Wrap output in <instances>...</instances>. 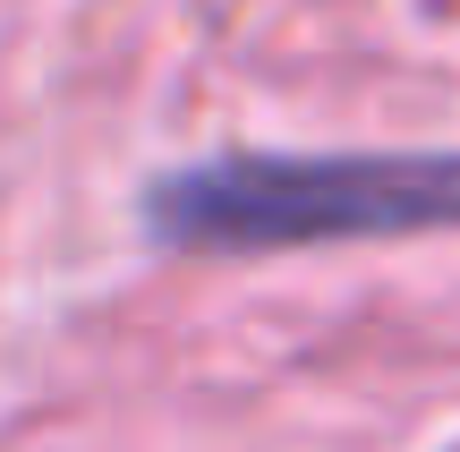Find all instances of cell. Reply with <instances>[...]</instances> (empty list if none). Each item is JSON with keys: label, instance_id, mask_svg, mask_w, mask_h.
<instances>
[{"label": "cell", "instance_id": "1", "mask_svg": "<svg viewBox=\"0 0 460 452\" xmlns=\"http://www.w3.org/2000/svg\"><path fill=\"white\" fill-rule=\"evenodd\" d=\"M137 222L171 256H298L358 248V239H435L460 231V146H230L154 171Z\"/></svg>", "mask_w": 460, "mask_h": 452}]
</instances>
